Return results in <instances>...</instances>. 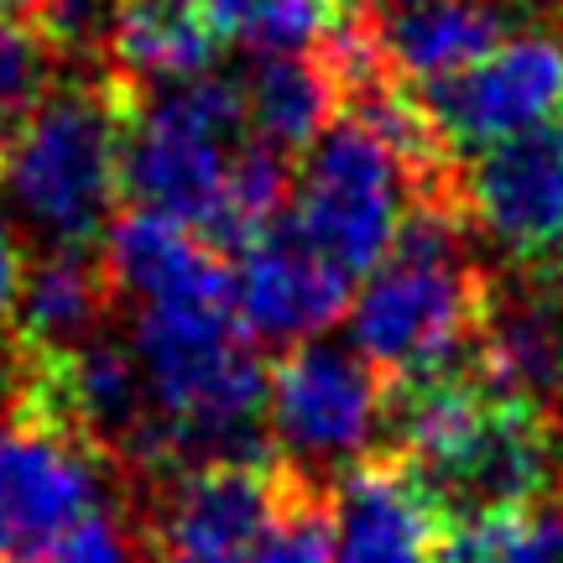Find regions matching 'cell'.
Instances as JSON below:
<instances>
[{"instance_id":"obj_1","label":"cell","mask_w":563,"mask_h":563,"mask_svg":"<svg viewBox=\"0 0 563 563\" xmlns=\"http://www.w3.org/2000/svg\"><path fill=\"white\" fill-rule=\"evenodd\" d=\"M490 282L464 256V214L454 188L407 203L382 266L350 298V350L391 386L439 376L460 361L485 308Z\"/></svg>"},{"instance_id":"obj_2","label":"cell","mask_w":563,"mask_h":563,"mask_svg":"<svg viewBox=\"0 0 563 563\" xmlns=\"http://www.w3.org/2000/svg\"><path fill=\"white\" fill-rule=\"evenodd\" d=\"M131 355L178 470L266 460V365L230 302L136 308Z\"/></svg>"},{"instance_id":"obj_3","label":"cell","mask_w":563,"mask_h":563,"mask_svg":"<svg viewBox=\"0 0 563 563\" xmlns=\"http://www.w3.org/2000/svg\"><path fill=\"white\" fill-rule=\"evenodd\" d=\"M125 95L110 74L58 89L0 146V203L47 245H95L125 194Z\"/></svg>"},{"instance_id":"obj_4","label":"cell","mask_w":563,"mask_h":563,"mask_svg":"<svg viewBox=\"0 0 563 563\" xmlns=\"http://www.w3.org/2000/svg\"><path fill=\"white\" fill-rule=\"evenodd\" d=\"M407 194H418V178L391 152V141L340 110L302 146V167L287 194V235L344 277H365L391 251Z\"/></svg>"},{"instance_id":"obj_5","label":"cell","mask_w":563,"mask_h":563,"mask_svg":"<svg viewBox=\"0 0 563 563\" xmlns=\"http://www.w3.org/2000/svg\"><path fill=\"white\" fill-rule=\"evenodd\" d=\"M245 100L241 79L194 74L125 95V157L121 178L131 203L157 209L199 230L220 194L224 167L241 146Z\"/></svg>"},{"instance_id":"obj_6","label":"cell","mask_w":563,"mask_h":563,"mask_svg":"<svg viewBox=\"0 0 563 563\" xmlns=\"http://www.w3.org/2000/svg\"><path fill=\"white\" fill-rule=\"evenodd\" d=\"M386 418V386L376 365L340 344H292L266 376V439L298 475L334 485L340 470L365 460Z\"/></svg>"},{"instance_id":"obj_7","label":"cell","mask_w":563,"mask_h":563,"mask_svg":"<svg viewBox=\"0 0 563 563\" xmlns=\"http://www.w3.org/2000/svg\"><path fill=\"white\" fill-rule=\"evenodd\" d=\"M464 224L522 272H563V121L481 146L454 173Z\"/></svg>"},{"instance_id":"obj_8","label":"cell","mask_w":563,"mask_h":563,"mask_svg":"<svg viewBox=\"0 0 563 563\" xmlns=\"http://www.w3.org/2000/svg\"><path fill=\"white\" fill-rule=\"evenodd\" d=\"M443 152H481L563 115V37L506 32L460 74L412 89Z\"/></svg>"},{"instance_id":"obj_9","label":"cell","mask_w":563,"mask_h":563,"mask_svg":"<svg viewBox=\"0 0 563 563\" xmlns=\"http://www.w3.org/2000/svg\"><path fill=\"white\" fill-rule=\"evenodd\" d=\"M104 501V454L42 418H0V563L63 538Z\"/></svg>"},{"instance_id":"obj_10","label":"cell","mask_w":563,"mask_h":563,"mask_svg":"<svg viewBox=\"0 0 563 563\" xmlns=\"http://www.w3.org/2000/svg\"><path fill=\"white\" fill-rule=\"evenodd\" d=\"M224 302L251 344L292 350V344L319 340L329 323L344 319L350 277L292 235H266V241L235 251Z\"/></svg>"},{"instance_id":"obj_11","label":"cell","mask_w":563,"mask_h":563,"mask_svg":"<svg viewBox=\"0 0 563 563\" xmlns=\"http://www.w3.org/2000/svg\"><path fill=\"white\" fill-rule=\"evenodd\" d=\"M277 496V470L194 464L162 485L152 543L157 563H245V548Z\"/></svg>"},{"instance_id":"obj_12","label":"cell","mask_w":563,"mask_h":563,"mask_svg":"<svg viewBox=\"0 0 563 563\" xmlns=\"http://www.w3.org/2000/svg\"><path fill=\"white\" fill-rule=\"evenodd\" d=\"M548 485H553V428H548L543 407L496 397L481 433L428 485V496L439 501L449 522H464V517H485V511L538 506Z\"/></svg>"},{"instance_id":"obj_13","label":"cell","mask_w":563,"mask_h":563,"mask_svg":"<svg viewBox=\"0 0 563 563\" xmlns=\"http://www.w3.org/2000/svg\"><path fill=\"white\" fill-rule=\"evenodd\" d=\"M449 517L402 460H361L334 481L329 563H433Z\"/></svg>"},{"instance_id":"obj_14","label":"cell","mask_w":563,"mask_h":563,"mask_svg":"<svg viewBox=\"0 0 563 563\" xmlns=\"http://www.w3.org/2000/svg\"><path fill=\"white\" fill-rule=\"evenodd\" d=\"M104 272L115 282V298L136 308H167V302H224L230 266L203 241L194 224L131 203L125 214L104 224Z\"/></svg>"},{"instance_id":"obj_15","label":"cell","mask_w":563,"mask_h":563,"mask_svg":"<svg viewBox=\"0 0 563 563\" xmlns=\"http://www.w3.org/2000/svg\"><path fill=\"white\" fill-rule=\"evenodd\" d=\"M376 58L407 84H439L506 37L501 0H391L371 16Z\"/></svg>"},{"instance_id":"obj_16","label":"cell","mask_w":563,"mask_h":563,"mask_svg":"<svg viewBox=\"0 0 563 563\" xmlns=\"http://www.w3.org/2000/svg\"><path fill=\"white\" fill-rule=\"evenodd\" d=\"M100 58L121 95H141L209 74L220 58V32L199 0H121Z\"/></svg>"},{"instance_id":"obj_17","label":"cell","mask_w":563,"mask_h":563,"mask_svg":"<svg viewBox=\"0 0 563 563\" xmlns=\"http://www.w3.org/2000/svg\"><path fill=\"white\" fill-rule=\"evenodd\" d=\"M115 308V282L104 272L95 245H47L37 266H26L16 298L21 344L32 350H63L74 340L100 334V323Z\"/></svg>"},{"instance_id":"obj_18","label":"cell","mask_w":563,"mask_h":563,"mask_svg":"<svg viewBox=\"0 0 563 563\" xmlns=\"http://www.w3.org/2000/svg\"><path fill=\"white\" fill-rule=\"evenodd\" d=\"M241 100L251 136L277 152H302L340 115V79L323 47L282 53V58H256V68L241 79Z\"/></svg>"},{"instance_id":"obj_19","label":"cell","mask_w":563,"mask_h":563,"mask_svg":"<svg viewBox=\"0 0 563 563\" xmlns=\"http://www.w3.org/2000/svg\"><path fill=\"white\" fill-rule=\"evenodd\" d=\"M287 194H292V167H287V152L266 146V141H245L235 146V157L224 167V183L209 214H203L199 235L220 256H235L245 245L266 241L277 230L282 209H287Z\"/></svg>"},{"instance_id":"obj_20","label":"cell","mask_w":563,"mask_h":563,"mask_svg":"<svg viewBox=\"0 0 563 563\" xmlns=\"http://www.w3.org/2000/svg\"><path fill=\"white\" fill-rule=\"evenodd\" d=\"M220 42L251 58L319 53L340 32V0H199Z\"/></svg>"},{"instance_id":"obj_21","label":"cell","mask_w":563,"mask_h":563,"mask_svg":"<svg viewBox=\"0 0 563 563\" xmlns=\"http://www.w3.org/2000/svg\"><path fill=\"white\" fill-rule=\"evenodd\" d=\"M334 548V485L277 470V496L245 548V563H329Z\"/></svg>"},{"instance_id":"obj_22","label":"cell","mask_w":563,"mask_h":563,"mask_svg":"<svg viewBox=\"0 0 563 563\" xmlns=\"http://www.w3.org/2000/svg\"><path fill=\"white\" fill-rule=\"evenodd\" d=\"M63 63L58 42L32 16H0V146L58 89Z\"/></svg>"},{"instance_id":"obj_23","label":"cell","mask_w":563,"mask_h":563,"mask_svg":"<svg viewBox=\"0 0 563 563\" xmlns=\"http://www.w3.org/2000/svg\"><path fill=\"white\" fill-rule=\"evenodd\" d=\"M5 563H136V553H131V532L115 517L95 511V517L68 527L63 538L32 548L21 559H5Z\"/></svg>"},{"instance_id":"obj_24","label":"cell","mask_w":563,"mask_h":563,"mask_svg":"<svg viewBox=\"0 0 563 563\" xmlns=\"http://www.w3.org/2000/svg\"><path fill=\"white\" fill-rule=\"evenodd\" d=\"M21 277H26V262H21V241H16V224L0 214V323L16 313L21 298Z\"/></svg>"},{"instance_id":"obj_25","label":"cell","mask_w":563,"mask_h":563,"mask_svg":"<svg viewBox=\"0 0 563 563\" xmlns=\"http://www.w3.org/2000/svg\"><path fill=\"white\" fill-rule=\"evenodd\" d=\"M47 0H0V16H37Z\"/></svg>"},{"instance_id":"obj_26","label":"cell","mask_w":563,"mask_h":563,"mask_svg":"<svg viewBox=\"0 0 563 563\" xmlns=\"http://www.w3.org/2000/svg\"><path fill=\"white\" fill-rule=\"evenodd\" d=\"M553 407H563V334H559V365H553Z\"/></svg>"},{"instance_id":"obj_27","label":"cell","mask_w":563,"mask_h":563,"mask_svg":"<svg viewBox=\"0 0 563 563\" xmlns=\"http://www.w3.org/2000/svg\"><path fill=\"white\" fill-rule=\"evenodd\" d=\"M355 5H382V0H355Z\"/></svg>"},{"instance_id":"obj_28","label":"cell","mask_w":563,"mask_h":563,"mask_svg":"<svg viewBox=\"0 0 563 563\" xmlns=\"http://www.w3.org/2000/svg\"><path fill=\"white\" fill-rule=\"evenodd\" d=\"M559 11H563V0H559Z\"/></svg>"}]
</instances>
